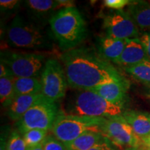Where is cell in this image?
Instances as JSON below:
<instances>
[{"instance_id":"obj_28","label":"cell","mask_w":150,"mask_h":150,"mask_svg":"<svg viewBox=\"0 0 150 150\" xmlns=\"http://www.w3.org/2000/svg\"><path fill=\"white\" fill-rule=\"evenodd\" d=\"M139 39L145 48L148 59L150 60V31L144 32L140 35Z\"/></svg>"},{"instance_id":"obj_9","label":"cell","mask_w":150,"mask_h":150,"mask_svg":"<svg viewBox=\"0 0 150 150\" xmlns=\"http://www.w3.org/2000/svg\"><path fill=\"white\" fill-rule=\"evenodd\" d=\"M40 80L41 93L45 97L55 102L64 98L68 83L64 68L57 59L47 60Z\"/></svg>"},{"instance_id":"obj_33","label":"cell","mask_w":150,"mask_h":150,"mask_svg":"<svg viewBox=\"0 0 150 150\" xmlns=\"http://www.w3.org/2000/svg\"><path fill=\"white\" fill-rule=\"evenodd\" d=\"M148 95H149V97H150V87L149 91H148Z\"/></svg>"},{"instance_id":"obj_22","label":"cell","mask_w":150,"mask_h":150,"mask_svg":"<svg viewBox=\"0 0 150 150\" xmlns=\"http://www.w3.org/2000/svg\"><path fill=\"white\" fill-rule=\"evenodd\" d=\"M47 131L40 129H33L22 134V138L27 144L28 148L41 145L47 137Z\"/></svg>"},{"instance_id":"obj_4","label":"cell","mask_w":150,"mask_h":150,"mask_svg":"<svg viewBox=\"0 0 150 150\" xmlns=\"http://www.w3.org/2000/svg\"><path fill=\"white\" fill-rule=\"evenodd\" d=\"M67 114L92 117L109 118L122 115L124 107L112 104L89 90H77L67 103Z\"/></svg>"},{"instance_id":"obj_21","label":"cell","mask_w":150,"mask_h":150,"mask_svg":"<svg viewBox=\"0 0 150 150\" xmlns=\"http://www.w3.org/2000/svg\"><path fill=\"white\" fill-rule=\"evenodd\" d=\"M14 76L0 77V99L4 107H8L15 99Z\"/></svg>"},{"instance_id":"obj_16","label":"cell","mask_w":150,"mask_h":150,"mask_svg":"<svg viewBox=\"0 0 150 150\" xmlns=\"http://www.w3.org/2000/svg\"><path fill=\"white\" fill-rule=\"evenodd\" d=\"M42 96V93H40L16 97L10 106L7 107V115L12 120L18 122Z\"/></svg>"},{"instance_id":"obj_27","label":"cell","mask_w":150,"mask_h":150,"mask_svg":"<svg viewBox=\"0 0 150 150\" xmlns=\"http://www.w3.org/2000/svg\"><path fill=\"white\" fill-rule=\"evenodd\" d=\"M89 150H118L117 148H115L110 141H108V139L106 138L99 141L98 143H97L94 147L91 148Z\"/></svg>"},{"instance_id":"obj_13","label":"cell","mask_w":150,"mask_h":150,"mask_svg":"<svg viewBox=\"0 0 150 150\" xmlns=\"http://www.w3.org/2000/svg\"><path fill=\"white\" fill-rule=\"evenodd\" d=\"M129 86L123 83L110 82L102 84L90 89L94 93L98 94L106 101L112 104L124 107L127 99V92Z\"/></svg>"},{"instance_id":"obj_1","label":"cell","mask_w":150,"mask_h":150,"mask_svg":"<svg viewBox=\"0 0 150 150\" xmlns=\"http://www.w3.org/2000/svg\"><path fill=\"white\" fill-rule=\"evenodd\" d=\"M68 86L76 90H90L102 84L116 82L129 86V81L110 62L93 48L76 47L60 56Z\"/></svg>"},{"instance_id":"obj_11","label":"cell","mask_w":150,"mask_h":150,"mask_svg":"<svg viewBox=\"0 0 150 150\" xmlns=\"http://www.w3.org/2000/svg\"><path fill=\"white\" fill-rule=\"evenodd\" d=\"M28 20L41 27L49 24L56 9L61 8L59 0H27L22 2Z\"/></svg>"},{"instance_id":"obj_20","label":"cell","mask_w":150,"mask_h":150,"mask_svg":"<svg viewBox=\"0 0 150 150\" xmlns=\"http://www.w3.org/2000/svg\"><path fill=\"white\" fill-rule=\"evenodd\" d=\"M124 70L136 80L150 87V60L124 68Z\"/></svg>"},{"instance_id":"obj_19","label":"cell","mask_w":150,"mask_h":150,"mask_svg":"<svg viewBox=\"0 0 150 150\" xmlns=\"http://www.w3.org/2000/svg\"><path fill=\"white\" fill-rule=\"evenodd\" d=\"M104 138L101 133L88 131L64 145L67 150H89Z\"/></svg>"},{"instance_id":"obj_18","label":"cell","mask_w":150,"mask_h":150,"mask_svg":"<svg viewBox=\"0 0 150 150\" xmlns=\"http://www.w3.org/2000/svg\"><path fill=\"white\" fill-rule=\"evenodd\" d=\"M15 98L26 95H36L42 91L40 77H20L14 80Z\"/></svg>"},{"instance_id":"obj_2","label":"cell","mask_w":150,"mask_h":150,"mask_svg":"<svg viewBox=\"0 0 150 150\" xmlns=\"http://www.w3.org/2000/svg\"><path fill=\"white\" fill-rule=\"evenodd\" d=\"M49 24L54 40L63 52L77 47L87 36L86 22L75 6L59 9Z\"/></svg>"},{"instance_id":"obj_35","label":"cell","mask_w":150,"mask_h":150,"mask_svg":"<svg viewBox=\"0 0 150 150\" xmlns=\"http://www.w3.org/2000/svg\"></svg>"},{"instance_id":"obj_32","label":"cell","mask_w":150,"mask_h":150,"mask_svg":"<svg viewBox=\"0 0 150 150\" xmlns=\"http://www.w3.org/2000/svg\"><path fill=\"white\" fill-rule=\"evenodd\" d=\"M136 150H148L147 149V148H145V147H144V146L143 145H141V146H140V147H138V148H137V149H136Z\"/></svg>"},{"instance_id":"obj_14","label":"cell","mask_w":150,"mask_h":150,"mask_svg":"<svg viewBox=\"0 0 150 150\" xmlns=\"http://www.w3.org/2000/svg\"><path fill=\"white\" fill-rule=\"evenodd\" d=\"M126 45V40L116 39L108 35L100 37L97 40L98 53L108 62L116 63Z\"/></svg>"},{"instance_id":"obj_17","label":"cell","mask_w":150,"mask_h":150,"mask_svg":"<svg viewBox=\"0 0 150 150\" xmlns=\"http://www.w3.org/2000/svg\"><path fill=\"white\" fill-rule=\"evenodd\" d=\"M127 13L138 28L150 30V4L143 1H133L128 6Z\"/></svg>"},{"instance_id":"obj_25","label":"cell","mask_w":150,"mask_h":150,"mask_svg":"<svg viewBox=\"0 0 150 150\" xmlns=\"http://www.w3.org/2000/svg\"><path fill=\"white\" fill-rule=\"evenodd\" d=\"M42 145L43 150H67L64 143L53 136H47Z\"/></svg>"},{"instance_id":"obj_23","label":"cell","mask_w":150,"mask_h":150,"mask_svg":"<svg viewBox=\"0 0 150 150\" xmlns=\"http://www.w3.org/2000/svg\"><path fill=\"white\" fill-rule=\"evenodd\" d=\"M28 147L18 131H13L7 140L5 150H27Z\"/></svg>"},{"instance_id":"obj_31","label":"cell","mask_w":150,"mask_h":150,"mask_svg":"<svg viewBox=\"0 0 150 150\" xmlns=\"http://www.w3.org/2000/svg\"><path fill=\"white\" fill-rule=\"evenodd\" d=\"M27 150H43V148H42V144H41V145H38V146H35V147L28 148Z\"/></svg>"},{"instance_id":"obj_10","label":"cell","mask_w":150,"mask_h":150,"mask_svg":"<svg viewBox=\"0 0 150 150\" xmlns=\"http://www.w3.org/2000/svg\"><path fill=\"white\" fill-rule=\"evenodd\" d=\"M104 29L106 35L113 38L127 40L138 38L139 29L127 12L115 11L104 19Z\"/></svg>"},{"instance_id":"obj_26","label":"cell","mask_w":150,"mask_h":150,"mask_svg":"<svg viewBox=\"0 0 150 150\" xmlns=\"http://www.w3.org/2000/svg\"><path fill=\"white\" fill-rule=\"evenodd\" d=\"M133 1L129 0H105L104 5L108 8L114 9L115 11L122 10L126 6H129Z\"/></svg>"},{"instance_id":"obj_8","label":"cell","mask_w":150,"mask_h":150,"mask_svg":"<svg viewBox=\"0 0 150 150\" xmlns=\"http://www.w3.org/2000/svg\"><path fill=\"white\" fill-rule=\"evenodd\" d=\"M100 129L103 136L118 149H137L142 145L141 138L135 134L122 115L105 118Z\"/></svg>"},{"instance_id":"obj_29","label":"cell","mask_w":150,"mask_h":150,"mask_svg":"<svg viewBox=\"0 0 150 150\" xmlns=\"http://www.w3.org/2000/svg\"><path fill=\"white\" fill-rule=\"evenodd\" d=\"M4 76H13L10 70L3 63L0 62V77Z\"/></svg>"},{"instance_id":"obj_34","label":"cell","mask_w":150,"mask_h":150,"mask_svg":"<svg viewBox=\"0 0 150 150\" xmlns=\"http://www.w3.org/2000/svg\"><path fill=\"white\" fill-rule=\"evenodd\" d=\"M126 150H136V149H135V148H131V149H128Z\"/></svg>"},{"instance_id":"obj_3","label":"cell","mask_w":150,"mask_h":150,"mask_svg":"<svg viewBox=\"0 0 150 150\" xmlns=\"http://www.w3.org/2000/svg\"><path fill=\"white\" fill-rule=\"evenodd\" d=\"M6 42L13 48L31 50H50L53 35L20 15H16L6 30Z\"/></svg>"},{"instance_id":"obj_12","label":"cell","mask_w":150,"mask_h":150,"mask_svg":"<svg viewBox=\"0 0 150 150\" xmlns=\"http://www.w3.org/2000/svg\"><path fill=\"white\" fill-rule=\"evenodd\" d=\"M147 60L149 59L139 38L127 39L126 45L122 54L115 64L126 68L134 66Z\"/></svg>"},{"instance_id":"obj_24","label":"cell","mask_w":150,"mask_h":150,"mask_svg":"<svg viewBox=\"0 0 150 150\" xmlns=\"http://www.w3.org/2000/svg\"><path fill=\"white\" fill-rule=\"evenodd\" d=\"M23 1L19 0H1L0 11L3 16L9 17L16 13L19 11Z\"/></svg>"},{"instance_id":"obj_30","label":"cell","mask_w":150,"mask_h":150,"mask_svg":"<svg viewBox=\"0 0 150 150\" xmlns=\"http://www.w3.org/2000/svg\"><path fill=\"white\" fill-rule=\"evenodd\" d=\"M142 145L148 150H150V136L145 137V138H141Z\"/></svg>"},{"instance_id":"obj_6","label":"cell","mask_w":150,"mask_h":150,"mask_svg":"<svg viewBox=\"0 0 150 150\" xmlns=\"http://www.w3.org/2000/svg\"><path fill=\"white\" fill-rule=\"evenodd\" d=\"M60 111L58 102L42 96L16 122L17 129L22 134L33 129L51 130Z\"/></svg>"},{"instance_id":"obj_15","label":"cell","mask_w":150,"mask_h":150,"mask_svg":"<svg viewBox=\"0 0 150 150\" xmlns=\"http://www.w3.org/2000/svg\"><path fill=\"white\" fill-rule=\"evenodd\" d=\"M123 117L140 138L150 136V112L140 110H127L122 113Z\"/></svg>"},{"instance_id":"obj_5","label":"cell","mask_w":150,"mask_h":150,"mask_svg":"<svg viewBox=\"0 0 150 150\" xmlns=\"http://www.w3.org/2000/svg\"><path fill=\"white\" fill-rule=\"evenodd\" d=\"M104 120V117L70 115L61 110L51 131L55 138L67 144L88 131L101 133L100 126Z\"/></svg>"},{"instance_id":"obj_7","label":"cell","mask_w":150,"mask_h":150,"mask_svg":"<svg viewBox=\"0 0 150 150\" xmlns=\"http://www.w3.org/2000/svg\"><path fill=\"white\" fill-rule=\"evenodd\" d=\"M0 62L8 67L15 78H20L40 77L46 61L41 54L3 51Z\"/></svg>"}]
</instances>
